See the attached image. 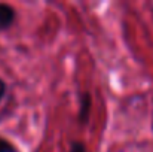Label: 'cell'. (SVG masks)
I'll return each instance as SVG.
<instances>
[{
	"label": "cell",
	"mask_w": 153,
	"mask_h": 152,
	"mask_svg": "<svg viewBox=\"0 0 153 152\" xmlns=\"http://www.w3.org/2000/svg\"><path fill=\"white\" fill-rule=\"evenodd\" d=\"M0 152H19V151L10 140H7L6 137L0 136Z\"/></svg>",
	"instance_id": "cell-3"
},
{
	"label": "cell",
	"mask_w": 153,
	"mask_h": 152,
	"mask_svg": "<svg viewBox=\"0 0 153 152\" xmlns=\"http://www.w3.org/2000/svg\"><path fill=\"white\" fill-rule=\"evenodd\" d=\"M68 152H89V151H88L86 145H85L82 140H73V142L70 143Z\"/></svg>",
	"instance_id": "cell-4"
},
{
	"label": "cell",
	"mask_w": 153,
	"mask_h": 152,
	"mask_svg": "<svg viewBox=\"0 0 153 152\" xmlns=\"http://www.w3.org/2000/svg\"><path fill=\"white\" fill-rule=\"evenodd\" d=\"M77 113H76V119L77 124L85 127L89 124L91 119V112H92V96L89 91H80L79 97H77Z\"/></svg>",
	"instance_id": "cell-1"
},
{
	"label": "cell",
	"mask_w": 153,
	"mask_h": 152,
	"mask_svg": "<svg viewBox=\"0 0 153 152\" xmlns=\"http://www.w3.org/2000/svg\"><path fill=\"white\" fill-rule=\"evenodd\" d=\"M16 18H18L16 9L9 3L0 1V33L10 30L15 25Z\"/></svg>",
	"instance_id": "cell-2"
},
{
	"label": "cell",
	"mask_w": 153,
	"mask_h": 152,
	"mask_svg": "<svg viewBox=\"0 0 153 152\" xmlns=\"http://www.w3.org/2000/svg\"><path fill=\"white\" fill-rule=\"evenodd\" d=\"M6 94H7V84H6V81H4V79H1V78H0V103L4 100Z\"/></svg>",
	"instance_id": "cell-5"
}]
</instances>
